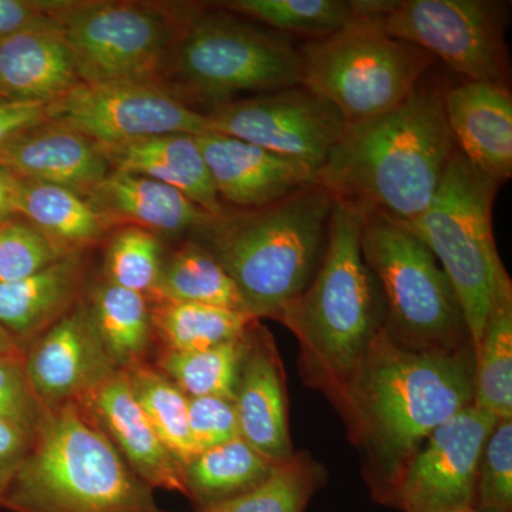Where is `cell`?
Returning a JSON list of instances; mask_svg holds the SVG:
<instances>
[{"label":"cell","instance_id":"1","mask_svg":"<svg viewBox=\"0 0 512 512\" xmlns=\"http://www.w3.org/2000/svg\"><path fill=\"white\" fill-rule=\"evenodd\" d=\"M474 350H416L387 329L360 360L333 404L367 461L379 503L394 505L407 464L444 421L474 402Z\"/></svg>","mask_w":512,"mask_h":512},{"label":"cell","instance_id":"2","mask_svg":"<svg viewBox=\"0 0 512 512\" xmlns=\"http://www.w3.org/2000/svg\"><path fill=\"white\" fill-rule=\"evenodd\" d=\"M446 87L429 73L399 106L346 126L316 183L359 210L400 222L419 217L457 151L444 114Z\"/></svg>","mask_w":512,"mask_h":512},{"label":"cell","instance_id":"3","mask_svg":"<svg viewBox=\"0 0 512 512\" xmlns=\"http://www.w3.org/2000/svg\"><path fill=\"white\" fill-rule=\"evenodd\" d=\"M299 343L306 382L335 400L384 325V303L363 258L360 212L336 201L311 284L279 313Z\"/></svg>","mask_w":512,"mask_h":512},{"label":"cell","instance_id":"4","mask_svg":"<svg viewBox=\"0 0 512 512\" xmlns=\"http://www.w3.org/2000/svg\"><path fill=\"white\" fill-rule=\"evenodd\" d=\"M335 198L318 183L251 211H227L197 234L256 319L276 320L311 284L328 245Z\"/></svg>","mask_w":512,"mask_h":512},{"label":"cell","instance_id":"5","mask_svg":"<svg viewBox=\"0 0 512 512\" xmlns=\"http://www.w3.org/2000/svg\"><path fill=\"white\" fill-rule=\"evenodd\" d=\"M9 512H154L130 470L79 403L42 406L28 453L3 501Z\"/></svg>","mask_w":512,"mask_h":512},{"label":"cell","instance_id":"6","mask_svg":"<svg viewBox=\"0 0 512 512\" xmlns=\"http://www.w3.org/2000/svg\"><path fill=\"white\" fill-rule=\"evenodd\" d=\"M500 187L457 150L429 207L414 220L402 222L430 249L450 279L473 350L483 338L495 296L512 288L493 231Z\"/></svg>","mask_w":512,"mask_h":512},{"label":"cell","instance_id":"7","mask_svg":"<svg viewBox=\"0 0 512 512\" xmlns=\"http://www.w3.org/2000/svg\"><path fill=\"white\" fill-rule=\"evenodd\" d=\"M167 70L181 84L185 101L210 109L242 93L302 84L301 52L288 36L256 28L221 6L187 9Z\"/></svg>","mask_w":512,"mask_h":512},{"label":"cell","instance_id":"8","mask_svg":"<svg viewBox=\"0 0 512 512\" xmlns=\"http://www.w3.org/2000/svg\"><path fill=\"white\" fill-rule=\"evenodd\" d=\"M359 212L363 258L382 292L392 338L416 350L473 348L456 291L430 249L389 215Z\"/></svg>","mask_w":512,"mask_h":512},{"label":"cell","instance_id":"9","mask_svg":"<svg viewBox=\"0 0 512 512\" xmlns=\"http://www.w3.org/2000/svg\"><path fill=\"white\" fill-rule=\"evenodd\" d=\"M299 52L303 86L330 101L346 126L399 106L437 63L420 47L387 35L376 19L357 9L348 25L303 43Z\"/></svg>","mask_w":512,"mask_h":512},{"label":"cell","instance_id":"10","mask_svg":"<svg viewBox=\"0 0 512 512\" xmlns=\"http://www.w3.org/2000/svg\"><path fill=\"white\" fill-rule=\"evenodd\" d=\"M394 39L420 47L467 82L510 87V3L498 0H355Z\"/></svg>","mask_w":512,"mask_h":512},{"label":"cell","instance_id":"11","mask_svg":"<svg viewBox=\"0 0 512 512\" xmlns=\"http://www.w3.org/2000/svg\"><path fill=\"white\" fill-rule=\"evenodd\" d=\"M187 9L164 13L138 3L66 2L59 25L82 83H160Z\"/></svg>","mask_w":512,"mask_h":512},{"label":"cell","instance_id":"12","mask_svg":"<svg viewBox=\"0 0 512 512\" xmlns=\"http://www.w3.org/2000/svg\"><path fill=\"white\" fill-rule=\"evenodd\" d=\"M46 117L99 147L167 134L201 136L211 131L207 114L154 82L82 83L47 103Z\"/></svg>","mask_w":512,"mask_h":512},{"label":"cell","instance_id":"13","mask_svg":"<svg viewBox=\"0 0 512 512\" xmlns=\"http://www.w3.org/2000/svg\"><path fill=\"white\" fill-rule=\"evenodd\" d=\"M205 114L214 133L303 161L316 173L346 130L339 110L303 84L225 101Z\"/></svg>","mask_w":512,"mask_h":512},{"label":"cell","instance_id":"14","mask_svg":"<svg viewBox=\"0 0 512 512\" xmlns=\"http://www.w3.org/2000/svg\"><path fill=\"white\" fill-rule=\"evenodd\" d=\"M497 421L473 404L444 421L407 464L394 507L404 512L473 507L481 454Z\"/></svg>","mask_w":512,"mask_h":512},{"label":"cell","instance_id":"15","mask_svg":"<svg viewBox=\"0 0 512 512\" xmlns=\"http://www.w3.org/2000/svg\"><path fill=\"white\" fill-rule=\"evenodd\" d=\"M25 370L37 402L59 407L82 402L120 369L97 335L90 308L79 306L30 343Z\"/></svg>","mask_w":512,"mask_h":512},{"label":"cell","instance_id":"16","mask_svg":"<svg viewBox=\"0 0 512 512\" xmlns=\"http://www.w3.org/2000/svg\"><path fill=\"white\" fill-rule=\"evenodd\" d=\"M197 141L222 204L239 211L268 207L316 183L311 165L239 138L208 131Z\"/></svg>","mask_w":512,"mask_h":512},{"label":"cell","instance_id":"17","mask_svg":"<svg viewBox=\"0 0 512 512\" xmlns=\"http://www.w3.org/2000/svg\"><path fill=\"white\" fill-rule=\"evenodd\" d=\"M239 436L274 464L293 456L288 396L281 355L274 336L256 320L235 392Z\"/></svg>","mask_w":512,"mask_h":512},{"label":"cell","instance_id":"18","mask_svg":"<svg viewBox=\"0 0 512 512\" xmlns=\"http://www.w3.org/2000/svg\"><path fill=\"white\" fill-rule=\"evenodd\" d=\"M114 444L130 470L151 490L187 495L183 467L158 439L138 406L123 370H117L79 403Z\"/></svg>","mask_w":512,"mask_h":512},{"label":"cell","instance_id":"19","mask_svg":"<svg viewBox=\"0 0 512 512\" xmlns=\"http://www.w3.org/2000/svg\"><path fill=\"white\" fill-rule=\"evenodd\" d=\"M444 114L457 150L468 163L498 185L511 180L510 87L467 80L447 84Z\"/></svg>","mask_w":512,"mask_h":512},{"label":"cell","instance_id":"20","mask_svg":"<svg viewBox=\"0 0 512 512\" xmlns=\"http://www.w3.org/2000/svg\"><path fill=\"white\" fill-rule=\"evenodd\" d=\"M0 165L20 180L59 185L89 194L110 174L100 148L62 124L30 128L0 150Z\"/></svg>","mask_w":512,"mask_h":512},{"label":"cell","instance_id":"21","mask_svg":"<svg viewBox=\"0 0 512 512\" xmlns=\"http://www.w3.org/2000/svg\"><path fill=\"white\" fill-rule=\"evenodd\" d=\"M87 201L106 228L126 224L154 235L197 234L215 218L173 187L117 170L87 194Z\"/></svg>","mask_w":512,"mask_h":512},{"label":"cell","instance_id":"22","mask_svg":"<svg viewBox=\"0 0 512 512\" xmlns=\"http://www.w3.org/2000/svg\"><path fill=\"white\" fill-rule=\"evenodd\" d=\"M82 84L60 25L0 40V99L47 104Z\"/></svg>","mask_w":512,"mask_h":512},{"label":"cell","instance_id":"23","mask_svg":"<svg viewBox=\"0 0 512 512\" xmlns=\"http://www.w3.org/2000/svg\"><path fill=\"white\" fill-rule=\"evenodd\" d=\"M99 148L111 170L144 175L173 187L212 217L227 214L228 208L218 197L197 136L167 134Z\"/></svg>","mask_w":512,"mask_h":512},{"label":"cell","instance_id":"24","mask_svg":"<svg viewBox=\"0 0 512 512\" xmlns=\"http://www.w3.org/2000/svg\"><path fill=\"white\" fill-rule=\"evenodd\" d=\"M80 272V255L70 254L28 278L0 284V326L28 348L67 311Z\"/></svg>","mask_w":512,"mask_h":512},{"label":"cell","instance_id":"25","mask_svg":"<svg viewBox=\"0 0 512 512\" xmlns=\"http://www.w3.org/2000/svg\"><path fill=\"white\" fill-rule=\"evenodd\" d=\"M16 212L67 254H79L107 229L89 201L59 185L19 178Z\"/></svg>","mask_w":512,"mask_h":512},{"label":"cell","instance_id":"26","mask_svg":"<svg viewBox=\"0 0 512 512\" xmlns=\"http://www.w3.org/2000/svg\"><path fill=\"white\" fill-rule=\"evenodd\" d=\"M278 464L261 456L241 437L208 448L183 467L187 497L202 508L247 494L264 483Z\"/></svg>","mask_w":512,"mask_h":512},{"label":"cell","instance_id":"27","mask_svg":"<svg viewBox=\"0 0 512 512\" xmlns=\"http://www.w3.org/2000/svg\"><path fill=\"white\" fill-rule=\"evenodd\" d=\"M150 298L156 303H201L248 313L234 281L200 242H187L165 259Z\"/></svg>","mask_w":512,"mask_h":512},{"label":"cell","instance_id":"28","mask_svg":"<svg viewBox=\"0 0 512 512\" xmlns=\"http://www.w3.org/2000/svg\"><path fill=\"white\" fill-rule=\"evenodd\" d=\"M474 362L473 406L512 419V288L495 296Z\"/></svg>","mask_w":512,"mask_h":512},{"label":"cell","instance_id":"29","mask_svg":"<svg viewBox=\"0 0 512 512\" xmlns=\"http://www.w3.org/2000/svg\"><path fill=\"white\" fill-rule=\"evenodd\" d=\"M150 311L151 325L170 352L215 348L244 335L259 320L249 313L201 303L158 302Z\"/></svg>","mask_w":512,"mask_h":512},{"label":"cell","instance_id":"30","mask_svg":"<svg viewBox=\"0 0 512 512\" xmlns=\"http://www.w3.org/2000/svg\"><path fill=\"white\" fill-rule=\"evenodd\" d=\"M90 313L97 335L117 369L143 362L153 329L146 296L106 282L94 293Z\"/></svg>","mask_w":512,"mask_h":512},{"label":"cell","instance_id":"31","mask_svg":"<svg viewBox=\"0 0 512 512\" xmlns=\"http://www.w3.org/2000/svg\"><path fill=\"white\" fill-rule=\"evenodd\" d=\"M134 399L175 460L184 467L197 456L188 424V397L167 376L144 362L123 369Z\"/></svg>","mask_w":512,"mask_h":512},{"label":"cell","instance_id":"32","mask_svg":"<svg viewBox=\"0 0 512 512\" xmlns=\"http://www.w3.org/2000/svg\"><path fill=\"white\" fill-rule=\"evenodd\" d=\"M251 329V328H249ZM215 348L197 352L165 350L157 369L187 397L235 400L239 373L248 348V332Z\"/></svg>","mask_w":512,"mask_h":512},{"label":"cell","instance_id":"33","mask_svg":"<svg viewBox=\"0 0 512 512\" xmlns=\"http://www.w3.org/2000/svg\"><path fill=\"white\" fill-rule=\"evenodd\" d=\"M221 8L264 23L275 32L320 39L355 19L353 0H231Z\"/></svg>","mask_w":512,"mask_h":512},{"label":"cell","instance_id":"34","mask_svg":"<svg viewBox=\"0 0 512 512\" xmlns=\"http://www.w3.org/2000/svg\"><path fill=\"white\" fill-rule=\"evenodd\" d=\"M325 470L311 454L293 453L271 476L247 494L198 510L201 512H305L325 483Z\"/></svg>","mask_w":512,"mask_h":512},{"label":"cell","instance_id":"35","mask_svg":"<svg viewBox=\"0 0 512 512\" xmlns=\"http://www.w3.org/2000/svg\"><path fill=\"white\" fill-rule=\"evenodd\" d=\"M161 242L157 235L137 227H124L111 238L106 252L110 284L151 296L161 271Z\"/></svg>","mask_w":512,"mask_h":512},{"label":"cell","instance_id":"36","mask_svg":"<svg viewBox=\"0 0 512 512\" xmlns=\"http://www.w3.org/2000/svg\"><path fill=\"white\" fill-rule=\"evenodd\" d=\"M473 508L480 512H512V419L498 420L485 443Z\"/></svg>","mask_w":512,"mask_h":512},{"label":"cell","instance_id":"37","mask_svg":"<svg viewBox=\"0 0 512 512\" xmlns=\"http://www.w3.org/2000/svg\"><path fill=\"white\" fill-rule=\"evenodd\" d=\"M70 255L28 222L0 224V284L20 281Z\"/></svg>","mask_w":512,"mask_h":512},{"label":"cell","instance_id":"38","mask_svg":"<svg viewBox=\"0 0 512 512\" xmlns=\"http://www.w3.org/2000/svg\"><path fill=\"white\" fill-rule=\"evenodd\" d=\"M188 424L198 454L241 437L235 402L224 397H188Z\"/></svg>","mask_w":512,"mask_h":512},{"label":"cell","instance_id":"39","mask_svg":"<svg viewBox=\"0 0 512 512\" xmlns=\"http://www.w3.org/2000/svg\"><path fill=\"white\" fill-rule=\"evenodd\" d=\"M25 356L0 360V420L33 431L42 404L37 402L26 376Z\"/></svg>","mask_w":512,"mask_h":512},{"label":"cell","instance_id":"40","mask_svg":"<svg viewBox=\"0 0 512 512\" xmlns=\"http://www.w3.org/2000/svg\"><path fill=\"white\" fill-rule=\"evenodd\" d=\"M64 2L0 0V40L37 26L59 25Z\"/></svg>","mask_w":512,"mask_h":512},{"label":"cell","instance_id":"41","mask_svg":"<svg viewBox=\"0 0 512 512\" xmlns=\"http://www.w3.org/2000/svg\"><path fill=\"white\" fill-rule=\"evenodd\" d=\"M32 431L18 424L0 420V510L10 484L18 473L23 458L28 453Z\"/></svg>","mask_w":512,"mask_h":512},{"label":"cell","instance_id":"42","mask_svg":"<svg viewBox=\"0 0 512 512\" xmlns=\"http://www.w3.org/2000/svg\"><path fill=\"white\" fill-rule=\"evenodd\" d=\"M46 121V104L0 99V150L13 138Z\"/></svg>","mask_w":512,"mask_h":512},{"label":"cell","instance_id":"43","mask_svg":"<svg viewBox=\"0 0 512 512\" xmlns=\"http://www.w3.org/2000/svg\"><path fill=\"white\" fill-rule=\"evenodd\" d=\"M19 178L0 165V224L12 220L16 212Z\"/></svg>","mask_w":512,"mask_h":512},{"label":"cell","instance_id":"44","mask_svg":"<svg viewBox=\"0 0 512 512\" xmlns=\"http://www.w3.org/2000/svg\"><path fill=\"white\" fill-rule=\"evenodd\" d=\"M26 355V348L13 338L8 330L0 326V360L9 359V357H23Z\"/></svg>","mask_w":512,"mask_h":512},{"label":"cell","instance_id":"45","mask_svg":"<svg viewBox=\"0 0 512 512\" xmlns=\"http://www.w3.org/2000/svg\"><path fill=\"white\" fill-rule=\"evenodd\" d=\"M431 512H480L477 511L476 508L467 507V508H450V510H440V511H431Z\"/></svg>","mask_w":512,"mask_h":512},{"label":"cell","instance_id":"46","mask_svg":"<svg viewBox=\"0 0 512 512\" xmlns=\"http://www.w3.org/2000/svg\"><path fill=\"white\" fill-rule=\"evenodd\" d=\"M154 512H163V511L157 510V511H154ZM197 512H201V511H197Z\"/></svg>","mask_w":512,"mask_h":512}]
</instances>
